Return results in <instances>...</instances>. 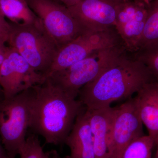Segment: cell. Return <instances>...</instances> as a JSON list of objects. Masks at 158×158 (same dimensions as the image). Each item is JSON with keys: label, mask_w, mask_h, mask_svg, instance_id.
Masks as SVG:
<instances>
[{"label": "cell", "mask_w": 158, "mask_h": 158, "mask_svg": "<svg viewBox=\"0 0 158 158\" xmlns=\"http://www.w3.org/2000/svg\"><path fill=\"white\" fill-rule=\"evenodd\" d=\"M155 147H156V152L154 158H158V136L155 140Z\"/></svg>", "instance_id": "24"}, {"label": "cell", "mask_w": 158, "mask_h": 158, "mask_svg": "<svg viewBox=\"0 0 158 158\" xmlns=\"http://www.w3.org/2000/svg\"><path fill=\"white\" fill-rule=\"evenodd\" d=\"M132 54L146 65L155 80L158 81V43Z\"/></svg>", "instance_id": "18"}, {"label": "cell", "mask_w": 158, "mask_h": 158, "mask_svg": "<svg viewBox=\"0 0 158 158\" xmlns=\"http://www.w3.org/2000/svg\"><path fill=\"white\" fill-rule=\"evenodd\" d=\"M10 29L9 21L0 15V40L6 43L8 41Z\"/></svg>", "instance_id": "20"}, {"label": "cell", "mask_w": 158, "mask_h": 158, "mask_svg": "<svg viewBox=\"0 0 158 158\" xmlns=\"http://www.w3.org/2000/svg\"><path fill=\"white\" fill-rule=\"evenodd\" d=\"M7 48V46L6 45V43L0 40V68L4 61Z\"/></svg>", "instance_id": "21"}, {"label": "cell", "mask_w": 158, "mask_h": 158, "mask_svg": "<svg viewBox=\"0 0 158 158\" xmlns=\"http://www.w3.org/2000/svg\"><path fill=\"white\" fill-rule=\"evenodd\" d=\"M19 155L20 158H48L47 152L44 151L40 141L35 134L26 138Z\"/></svg>", "instance_id": "19"}, {"label": "cell", "mask_w": 158, "mask_h": 158, "mask_svg": "<svg viewBox=\"0 0 158 158\" xmlns=\"http://www.w3.org/2000/svg\"><path fill=\"white\" fill-rule=\"evenodd\" d=\"M116 1H118V2H122V1H129V0H116Z\"/></svg>", "instance_id": "27"}, {"label": "cell", "mask_w": 158, "mask_h": 158, "mask_svg": "<svg viewBox=\"0 0 158 158\" xmlns=\"http://www.w3.org/2000/svg\"><path fill=\"white\" fill-rule=\"evenodd\" d=\"M0 15L14 23H40L26 0H0Z\"/></svg>", "instance_id": "15"}, {"label": "cell", "mask_w": 158, "mask_h": 158, "mask_svg": "<svg viewBox=\"0 0 158 158\" xmlns=\"http://www.w3.org/2000/svg\"><path fill=\"white\" fill-rule=\"evenodd\" d=\"M158 43V0H152L148 4L147 20L138 51Z\"/></svg>", "instance_id": "16"}, {"label": "cell", "mask_w": 158, "mask_h": 158, "mask_svg": "<svg viewBox=\"0 0 158 158\" xmlns=\"http://www.w3.org/2000/svg\"><path fill=\"white\" fill-rule=\"evenodd\" d=\"M67 7H70L79 2L81 0H54Z\"/></svg>", "instance_id": "22"}, {"label": "cell", "mask_w": 158, "mask_h": 158, "mask_svg": "<svg viewBox=\"0 0 158 158\" xmlns=\"http://www.w3.org/2000/svg\"><path fill=\"white\" fill-rule=\"evenodd\" d=\"M139 1H142V2H144L146 3V4H149V3L151 2L152 0H139Z\"/></svg>", "instance_id": "26"}, {"label": "cell", "mask_w": 158, "mask_h": 158, "mask_svg": "<svg viewBox=\"0 0 158 158\" xmlns=\"http://www.w3.org/2000/svg\"><path fill=\"white\" fill-rule=\"evenodd\" d=\"M125 51L123 45L98 51L68 68L51 74L46 79L71 97L77 99L83 87L96 79Z\"/></svg>", "instance_id": "4"}, {"label": "cell", "mask_w": 158, "mask_h": 158, "mask_svg": "<svg viewBox=\"0 0 158 158\" xmlns=\"http://www.w3.org/2000/svg\"><path fill=\"white\" fill-rule=\"evenodd\" d=\"M64 144L70 150L66 158H95L93 136L87 110L77 117Z\"/></svg>", "instance_id": "12"}, {"label": "cell", "mask_w": 158, "mask_h": 158, "mask_svg": "<svg viewBox=\"0 0 158 158\" xmlns=\"http://www.w3.org/2000/svg\"><path fill=\"white\" fill-rule=\"evenodd\" d=\"M86 110L93 136L95 158H108L110 128L116 108Z\"/></svg>", "instance_id": "13"}, {"label": "cell", "mask_w": 158, "mask_h": 158, "mask_svg": "<svg viewBox=\"0 0 158 158\" xmlns=\"http://www.w3.org/2000/svg\"><path fill=\"white\" fill-rule=\"evenodd\" d=\"M15 157H12V156H9L8 158H15Z\"/></svg>", "instance_id": "28"}, {"label": "cell", "mask_w": 158, "mask_h": 158, "mask_svg": "<svg viewBox=\"0 0 158 158\" xmlns=\"http://www.w3.org/2000/svg\"><path fill=\"white\" fill-rule=\"evenodd\" d=\"M120 45L123 44L115 28L88 31L59 48L44 77L46 79L51 74L68 68L98 51Z\"/></svg>", "instance_id": "6"}, {"label": "cell", "mask_w": 158, "mask_h": 158, "mask_svg": "<svg viewBox=\"0 0 158 158\" xmlns=\"http://www.w3.org/2000/svg\"><path fill=\"white\" fill-rule=\"evenodd\" d=\"M31 88L0 100V136L9 156L15 157L25 142L30 123Z\"/></svg>", "instance_id": "5"}, {"label": "cell", "mask_w": 158, "mask_h": 158, "mask_svg": "<svg viewBox=\"0 0 158 158\" xmlns=\"http://www.w3.org/2000/svg\"><path fill=\"white\" fill-rule=\"evenodd\" d=\"M155 80L144 63L125 51L80 90L78 100L87 110L107 107L113 102L131 98Z\"/></svg>", "instance_id": "2"}, {"label": "cell", "mask_w": 158, "mask_h": 158, "mask_svg": "<svg viewBox=\"0 0 158 158\" xmlns=\"http://www.w3.org/2000/svg\"><path fill=\"white\" fill-rule=\"evenodd\" d=\"M148 5L139 0L119 2L115 28L125 48L131 53L138 51L148 13Z\"/></svg>", "instance_id": "10"}, {"label": "cell", "mask_w": 158, "mask_h": 158, "mask_svg": "<svg viewBox=\"0 0 158 158\" xmlns=\"http://www.w3.org/2000/svg\"><path fill=\"white\" fill-rule=\"evenodd\" d=\"M45 81L14 49L7 46L0 68V85L4 98L9 99Z\"/></svg>", "instance_id": "8"}, {"label": "cell", "mask_w": 158, "mask_h": 158, "mask_svg": "<svg viewBox=\"0 0 158 158\" xmlns=\"http://www.w3.org/2000/svg\"><path fill=\"white\" fill-rule=\"evenodd\" d=\"M134 98L142 123L155 141L158 136V81L144 85Z\"/></svg>", "instance_id": "14"}, {"label": "cell", "mask_w": 158, "mask_h": 158, "mask_svg": "<svg viewBox=\"0 0 158 158\" xmlns=\"http://www.w3.org/2000/svg\"><path fill=\"white\" fill-rule=\"evenodd\" d=\"M143 125L134 98L116 107L110 128L108 158H120L130 143L144 135Z\"/></svg>", "instance_id": "9"}, {"label": "cell", "mask_w": 158, "mask_h": 158, "mask_svg": "<svg viewBox=\"0 0 158 158\" xmlns=\"http://www.w3.org/2000/svg\"><path fill=\"white\" fill-rule=\"evenodd\" d=\"M9 156L0 139V158H8Z\"/></svg>", "instance_id": "23"}, {"label": "cell", "mask_w": 158, "mask_h": 158, "mask_svg": "<svg viewBox=\"0 0 158 158\" xmlns=\"http://www.w3.org/2000/svg\"><path fill=\"white\" fill-rule=\"evenodd\" d=\"M9 23L10 29L7 41L9 46L34 70L45 76L59 49L58 46L46 32L41 22L35 24Z\"/></svg>", "instance_id": "3"}, {"label": "cell", "mask_w": 158, "mask_h": 158, "mask_svg": "<svg viewBox=\"0 0 158 158\" xmlns=\"http://www.w3.org/2000/svg\"><path fill=\"white\" fill-rule=\"evenodd\" d=\"M4 98V92L2 88L0 85V100H2Z\"/></svg>", "instance_id": "25"}, {"label": "cell", "mask_w": 158, "mask_h": 158, "mask_svg": "<svg viewBox=\"0 0 158 158\" xmlns=\"http://www.w3.org/2000/svg\"><path fill=\"white\" fill-rule=\"evenodd\" d=\"M59 48L88 32L66 6L54 0H26Z\"/></svg>", "instance_id": "7"}, {"label": "cell", "mask_w": 158, "mask_h": 158, "mask_svg": "<svg viewBox=\"0 0 158 158\" xmlns=\"http://www.w3.org/2000/svg\"><path fill=\"white\" fill-rule=\"evenodd\" d=\"M119 2L116 0H81L67 8L87 31H102L115 28Z\"/></svg>", "instance_id": "11"}, {"label": "cell", "mask_w": 158, "mask_h": 158, "mask_svg": "<svg viewBox=\"0 0 158 158\" xmlns=\"http://www.w3.org/2000/svg\"><path fill=\"white\" fill-rule=\"evenodd\" d=\"M29 106V128L55 145L64 144L77 117L86 110L48 79L31 88Z\"/></svg>", "instance_id": "1"}, {"label": "cell", "mask_w": 158, "mask_h": 158, "mask_svg": "<svg viewBox=\"0 0 158 158\" xmlns=\"http://www.w3.org/2000/svg\"><path fill=\"white\" fill-rule=\"evenodd\" d=\"M154 145L153 138L144 135L130 143L123 152L120 158H152Z\"/></svg>", "instance_id": "17"}]
</instances>
